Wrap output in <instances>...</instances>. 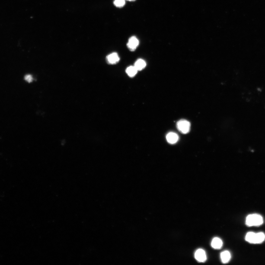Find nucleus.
<instances>
[{"label":"nucleus","instance_id":"1","mask_svg":"<svg viewBox=\"0 0 265 265\" xmlns=\"http://www.w3.org/2000/svg\"><path fill=\"white\" fill-rule=\"evenodd\" d=\"M246 241L251 244H258L263 242L265 239V235L263 233H255L249 232L246 236Z\"/></svg>","mask_w":265,"mask_h":265},{"label":"nucleus","instance_id":"2","mask_svg":"<svg viewBox=\"0 0 265 265\" xmlns=\"http://www.w3.org/2000/svg\"><path fill=\"white\" fill-rule=\"evenodd\" d=\"M263 217L257 214L249 215L246 218V224L249 227L260 226L263 224Z\"/></svg>","mask_w":265,"mask_h":265},{"label":"nucleus","instance_id":"3","mask_svg":"<svg viewBox=\"0 0 265 265\" xmlns=\"http://www.w3.org/2000/svg\"><path fill=\"white\" fill-rule=\"evenodd\" d=\"M190 123L188 121L182 119L179 120L177 123V128L180 132L183 134H187L189 132L190 129Z\"/></svg>","mask_w":265,"mask_h":265},{"label":"nucleus","instance_id":"4","mask_svg":"<svg viewBox=\"0 0 265 265\" xmlns=\"http://www.w3.org/2000/svg\"><path fill=\"white\" fill-rule=\"evenodd\" d=\"M194 257L195 259L200 263H204L207 260L206 252L201 249H199L195 252Z\"/></svg>","mask_w":265,"mask_h":265},{"label":"nucleus","instance_id":"5","mask_svg":"<svg viewBox=\"0 0 265 265\" xmlns=\"http://www.w3.org/2000/svg\"><path fill=\"white\" fill-rule=\"evenodd\" d=\"M139 45V41L135 36H132L129 39L127 46L130 50L133 51L136 49Z\"/></svg>","mask_w":265,"mask_h":265},{"label":"nucleus","instance_id":"6","mask_svg":"<svg viewBox=\"0 0 265 265\" xmlns=\"http://www.w3.org/2000/svg\"><path fill=\"white\" fill-rule=\"evenodd\" d=\"M179 139L178 135L174 132H170L166 136L167 142L171 144L177 143L179 140Z\"/></svg>","mask_w":265,"mask_h":265},{"label":"nucleus","instance_id":"7","mask_svg":"<svg viewBox=\"0 0 265 265\" xmlns=\"http://www.w3.org/2000/svg\"><path fill=\"white\" fill-rule=\"evenodd\" d=\"M120 60L118 55L116 53H113L109 55L107 57V60L108 62L110 64H116Z\"/></svg>","mask_w":265,"mask_h":265},{"label":"nucleus","instance_id":"8","mask_svg":"<svg viewBox=\"0 0 265 265\" xmlns=\"http://www.w3.org/2000/svg\"><path fill=\"white\" fill-rule=\"evenodd\" d=\"M222 245L223 242L222 240L217 237L214 238L211 243L212 247L215 249H220Z\"/></svg>","mask_w":265,"mask_h":265},{"label":"nucleus","instance_id":"9","mask_svg":"<svg viewBox=\"0 0 265 265\" xmlns=\"http://www.w3.org/2000/svg\"><path fill=\"white\" fill-rule=\"evenodd\" d=\"M231 258V253L229 251L226 250L221 253V259L222 263L225 264L228 263Z\"/></svg>","mask_w":265,"mask_h":265},{"label":"nucleus","instance_id":"10","mask_svg":"<svg viewBox=\"0 0 265 265\" xmlns=\"http://www.w3.org/2000/svg\"><path fill=\"white\" fill-rule=\"evenodd\" d=\"M146 65V63L144 60L139 59L135 62L134 66L138 71H140L144 69Z\"/></svg>","mask_w":265,"mask_h":265},{"label":"nucleus","instance_id":"11","mask_svg":"<svg viewBox=\"0 0 265 265\" xmlns=\"http://www.w3.org/2000/svg\"><path fill=\"white\" fill-rule=\"evenodd\" d=\"M138 71L134 66H130L127 68L126 72L128 75L130 77H133L136 75Z\"/></svg>","mask_w":265,"mask_h":265},{"label":"nucleus","instance_id":"12","mask_svg":"<svg viewBox=\"0 0 265 265\" xmlns=\"http://www.w3.org/2000/svg\"><path fill=\"white\" fill-rule=\"evenodd\" d=\"M114 4L118 8H122L124 6L125 4V0H115Z\"/></svg>","mask_w":265,"mask_h":265},{"label":"nucleus","instance_id":"13","mask_svg":"<svg viewBox=\"0 0 265 265\" xmlns=\"http://www.w3.org/2000/svg\"><path fill=\"white\" fill-rule=\"evenodd\" d=\"M24 79L28 82L31 83L33 81V78L31 75H26L25 76Z\"/></svg>","mask_w":265,"mask_h":265},{"label":"nucleus","instance_id":"14","mask_svg":"<svg viewBox=\"0 0 265 265\" xmlns=\"http://www.w3.org/2000/svg\"><path fill=\"white\" fill-rule=\"evenodd\" d=\"M127 1H135V0H127Z\"/></svg>","mask_w":265,"mask_h":265}]
</instances>
